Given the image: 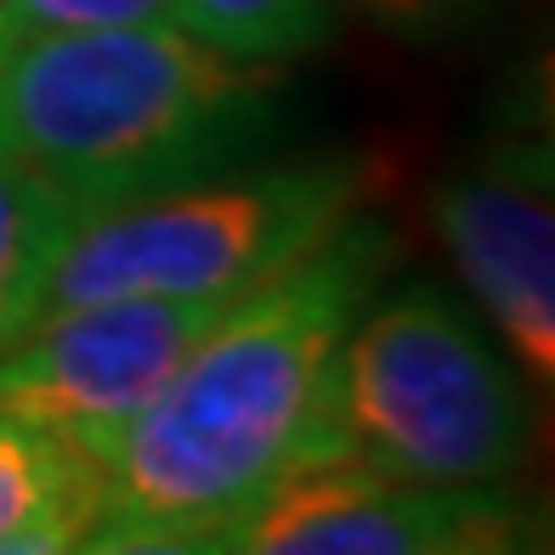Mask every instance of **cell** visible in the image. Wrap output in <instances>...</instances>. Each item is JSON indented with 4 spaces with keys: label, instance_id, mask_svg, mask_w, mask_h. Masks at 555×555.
I'll return each mask as SVG.
<instances>
[{
    "label": "cell",
    "instance_id": "1",
    "mask_svg": "<svg viewBox=\"0 0 555 555\" xmlns=\"http://www.w3.org/2000/svg\"><path fill=\"white\" fill-rule=\"evenodd\" d=\"M391 249V227L358 210L307 261L238 295L119 431L86 550H227L233 527L323 453L335 346Z\"/></svg>",
    "mask_w": 555,
    "mask_h": 555
},
{
    "label": "cell",
    "instance_id": "2",
    "mask_svg": "<svg viewBox=\"0 0 555 555\" xmlns=\"http://www.w3.org/2000/svg\"><path fill=\"white\" fill-rule=\"evenodd\" d=\"M289 74L188 29L40 35L7 52L0 154L80 216L256 165L284 137Z\"/></svg>",
    "mask_w": 555,
    "mask_h": 555
},
{
    "label": "cell",
    "instance_id": "3",
    "mask_svg": "<svg viewBox=\"0 0 555 555\" xmlns=\"http://www.w3.org/2000/svg\"><path fill=\"white\" fill-rule=\"evenodd\" d=\"M318 460L437 488L511 482L527 460V391L460 300L409 284L340 335Z\"/></svg>",
    "mask_w": 555,
    "mask_h": 555
},
{
    "label": "cell",
    "instance_id": "4",
    "mask_svg": "<svg viewBox=\"0 0 555 555\" xmlns=\"http://www.w3.org/2000/svg\"><path fill=\"white\" fill-rule=\"evenodd\" d=\"M374 165L358 154H323L267 170H221L188 188L91 210L74 221L46 284L40 318L119 295L233 300L289 272L363 210Z\"/></svg>",
    "mask_w": 555,
    "mask_h": 555
},
{
    "label": "cell",
    "instance_id": "5",
    "mask_svg": "<svg viewBox=\"0 0 555 555\" xmlns=\"http://www.w3.org/2000/svg\"><path fill=\"white\" fill-rule=\"evenodd\" d=\"M233 300L119 295L40 318L0 358V414L108 460L119 431L159 397Z\"/></svg>",
    "mask_w": 555,
    "mask_h": 555
},
{
    "label": "cell",
    "instance_id": "6",
    "mask_svg": "<svg viewBox=\"0 0 555 555\" xmlns=\"http://www.w3.org/2000/svg\"><path fill=\"white\" fill-rule=\"evenodd\" d=\"M431 221L527 380L555 386V205H550V125L516 108L431 188Z\"/></svg>",
    "mask_w": 555,
    "mask_h": 555
},
{
    "label": "cell",
    "instance_id": "7",
    "mask_svg": "<svg viewBox=\"0 0 555 555\" xmlns=\"http://www.w3.org/2000/svg\"><path fill=\"white\" fill-rule=\"evenodd\" d=\"M539 539L511 488L402 482L351 460H307L249 511L227 550L249 555H504Z\"/></svg>",
    "mask_w": 555,
    "mask_h": 555
},
{
    "label": "cell",
    "instance_id": "8",
    "mask_svg": "<svg viewBox=\"0 0 555 555\" xmlns=\"http://www.w3.org/2000/svg\"><path fill=\"white\" fill-rule=\"evenodd\" d=\"M96 504L103 460L29 420L0 414V555L86 550Z\"/></svg>",
    "mask_w": 555,
    "mask_h": 555
},
{
    "label": "cell",
    "instance_id": "9",
    "mask_svg": "<svg viewBox=\"0 0 555 555\" xmlns=\"http://www.w3.org/2000/svg\"><path fill=\"white\" fill-rule=\"evenodd\" d=\"M80 210L46 182L0 154V358L40 323L52 267Z\"/></svg>",
    "mask_w": 555,
    "mask_h": 555
},
{
    "label": "cell",
    "instance_id": "10",
    "mask_svg": "<svg viewBox=\"0 0 555 555\" xmlns=\"http://www.w3.org/2000/svg\"><path fill=\"white\" fill-rule=\"evenodd\" d=\"M188 35L238 57H300L335 35V0H176Z\"/></svg>",
    "mask_w": 555,
    "mask_h": 555
},
{
    "label": "cell",
    "instance_id": "11",
    "mask_svg": "<svg viewBox=\"0 0 555 555\" xmlns=\"http://www.w3.org/2000/svg\"><path fill=\"white\" fill-rule=\"evenodd\" d=\"M86 29H182V23H176V0H0L7 52L40 35Z\"/></svg>",
    "mask_w": 555,
    "mask_h": 555
},
{
    "label": "cell",
    "instance_id": "12",
    "mask_svg": "<svg viewBox=\"0 0 555 555\" xmlns=\"http://www.w3.org/2000/svg\"><path fill=\"white\" fill-rule=\"evenodd\" d=\"M358 7L397 35H448L460 23H476L499 0H358Z\"/></svg>",
    "mask_w": 555,
    "mask_h": 555
},
{
    "label": "cell",
    "instance_id": "13",
    "mask_svg": "<svg viewBox=\"0 0 555 555\" xmlns=\"http://www.w3.org/2000/svg\"><path fill=\"white\" fill-rule=\"evenodd\" d=\"M0 80H7V40H0Z\"/></svg>",
    "mask_w": 555,
    "mask_h": 555
}]
</instances>
